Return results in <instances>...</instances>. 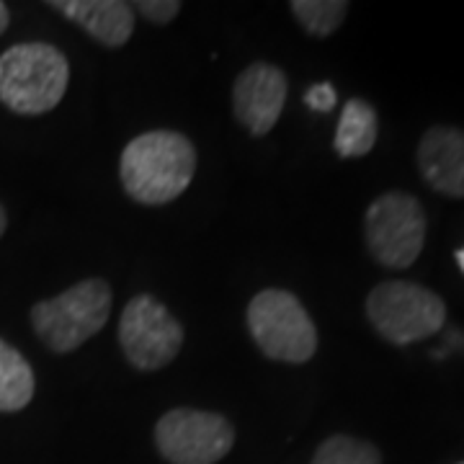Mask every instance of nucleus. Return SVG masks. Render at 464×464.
<instances>
[{"label":"nucleus","instance_id":"f257e3e1","mask_svg":"<svg viewBox=\"0 0 464 464\" xmlns=\"http://www.w3.org/2000/svg\"><path fill=\"white\" fill-rule=\"evenodd\" d=\"M197 173V148L173 130L137 134L121 152L119 179L140 204L160 207L179 199Z\"/></svg>","mask_w":464,"mask_h":464},{"label":"nucleus","instance_id":"f03ea898","mask_svg":"<svg viewBox=\"0 0 464 464\" xmlns=\"http://www.w3.org/2000/svg\"><path fill=\"white\" fill-rule=\"evenodd\" d=\"M67 83V57L52 44L24 42L0 54V103L14 114H47L63 101Z\"/></svg>","mask_w":464,"mask_h":464},{"label":"nucleus","instance_id":"7ed1b4c3","mask_svg":"<svg viewBox=\"0 0 464 464\" xmlns=\"http://www.w3.org/2000/svg\"><path fill=\"white\" fill-rule=\"evenodd\" d=\"M109 313L111 286L99 276H91L57 297L36 302L32 307V328L50 351L70 353L109 323Z\"/></svg>","mask_w":464,"mask_h":464},{"label":"nucleus","instance_id":"20e7f679","mask_svg":"<svg viewBox=\"0 0 464 464\" xmlns=\"http://www.w3.org/2000/svg\"><path fill=\"white\" fill-rule=\"evenodd\" d=\"M246 323H248L250 338L271 362L304 364L315 356V323L292 292L284 289L258 292L250 299Z\"/></svg>","mask_w":464,"mask_h":464},{"label":"nucleus","instance_id":"39448f33","mask_svg":"<svg viewBox=\"0 0 464 464\" xmlns=\"http://www.w3.org/2000/svg\"><path fill=\"white\" fill-rule=\"evenodd\" d=\"M372 328L392 346H411L444 328L447 304L429 286L415 282H382L366 297Z\"/></svg>","mask_w":464,"mask_h":464},{"label":"nucleus","instance_id":"423d86ee","mask_svg":"<svg viewBox=\"0 0 464 464\" xmlns=\"http://www.w3.org/2000/svg\"><path fill=\"white\" fill-rule=\"evenodd\" d=\"M423 204L408 191H387L369 204L364 215L366 248L384 268L402 271L418 261L426 246Z\"/></svg>","mask_w":464,"mask_h":464},{"label":"nucleus","instance_id":"0eeeda50","mask_svg":"<svg viewBox=\"0 0 464 464\" xmlns=\"http://www.w3.org/2000/svg\"><path fill=\"white\" fill-rule=\"evenodd\" d=\"M119 346L134 369L158 372L181 353L183 325L163 302L152 295H137L121 310Z\"/></svg>","mask_w":464,"mask_h":464},{"label":"nucleus","instance_id":"6e6552de","mask_svg":"<svg viewBox=\"0 0 464 464\" xmlns=\"http://www.w3.org/2000/svg\"><path fill=\"white\" fill-rule=\"evenodd\" d=\"M232 444V423L215 411L173 408L155 423V447L170 464H217Z\"/></svg>","mask_w":464,"mask_h":464},{"label":"nucleus","instance_id":"1a4fd4ad","mask_svg":"<svg viewBox=\"0 0 464 464\" xmlns=\"http://www.w3.org/2000/svg\"><path fill=\"white\" fill-rule=\"evenodd\" d=\"M289 93L282 67L253 63L232 85V114L253 137H264L279 121Z\"/></svg>","mask_w":464,"mask_h":464},{"label":"nucleus","instance_id":"9d476101","mask_svg":"<svg viewBox=\"0 0 464 464\" xmlns=\"http://www.w3.org/2000/svg\"><path fill=\"white\" fill-rule=\"evenodd\" d=\"M418 170L436 194L464 199V130L431 127L418 142Z\"/></svg>","mask_w":464,"mask_h":464},{"label":"nucleus","instance_id":"9b49d317","mask_svg":"<svg viewBox=\"0 0 464 464\" xmlns=\"http://www.w3.org/2000/svg\"><path fill=\"white\" fill-rule=\"evenodd\" d=\"M50 8L109 50L127 44L134 32V8L121 0H52Z\"/></svg>","mask_w":464,"mask_h":464},{"label":"nucleus","instance_id":"f8f14e48","mask_svg":"<svg viewBox=\"0 0 464 464\" xmlns=\"http://www.w3.org/2000/svg\"><path fill=\"white\" fill-rule=\"evenodd\" d=\"M380 121L374 106L364 99H348L341 111L333 148L341 158H364L377 145Z\"/></svg>","mask_w":464,"mask_h":464},{"label":"nucleus","instance_id":"ddd939ff","mask_svg":"<svg viewBox=\"0 0 464 464\" xmlns=\"http://www.w3.org/2000/svg\"><path fill=\"white\" fill-rule=\"evenodd\" d=\"M34 369L21 351L0 338V413H18L34 398Z\"/></svg>","mask_w":464,"mask_h":464},{"label":"nucleus","instance_id":"4468645a","mask_svg":"<svg viewBox=\"0 0 464 464\" xmlns=\"http://www.w3.org/2000/svg\"><path fill=\"white\" fill-rule=\"evenodd\" d=\"M289 8L299 21V26L317 39L331 36L348 14L346 0H295Z\"/></svg>","mask_w":464,"mask_h":464},{"label":"nucleus","instance_id":"2eb2a0df","mask_svg":"<svg viewBox=\"0 0 464 464\" xmlns=\"http://www.w3.org/2000/svg\"><path fill=\"white\" fill-rule=\"evenodd\" d=\"M310 464H382V454L372 441L335 433L315 449Z\"/></svg>","mask_w":464,"mask_h":464},{"label":"nucleus","instance_id":"dca6fc26","mask_svg":"<svg viewBox=\"0 0 464 464\" xmlns=\"http://www.w3.org/2000/svg\"><path fill=\"white\" fill-rule=\"evenodd\" d=\"M132 8L134 14H142L150 24L166 26L181 14L183 5L179 0H140V3H132Z\"/></svg>","mask_w":464,"mask_h":464},{"label":"nucleus","instance_id":"f3484780","mask_svg":"<svg viewBox=\"0 0 464 464\" xmlns=\"http://www.w3.org/2000/svg\"><path fill=\"white\" fill-rule=\"evenodd\" d=\"M335 101H338V93L331 83H317L313 85L307 93H304V103L317 111V114H328L335 109Z\"/></svg>","mask_w":464,"mask_h":464},{"label":"nucleus","instance_id":"a211bd4d","mask_svg":"<svg viewBox=\"0 0 464 464\" xmlns=\"http://www.w3.org/2000/svg\"><path fill=\"white\" fill-rule=\"evenodd\" d=\"M8 24H11V11H8L5 3H0V34H5Z\"/></svg>","mask_w":464,"mask_h":464},{"label":"nucleus","instance_id":"6ab92c4d","mask_svg":"<svg viewBox=\"0 0 464 464\" xmlns=\"http://www.w3.org/2000/svg\"><path fill=\"white\" fill-rule=\"evenodd\" d=\"M5 227H8V215H5V209H3V204H0V237L5 235Z\"/></svg>","mask_w":464,"mask_h":464},{"label":"nucleus","instance_id":"aec40b11","mask_svg":"<svg viewBox=\"0 0 464 464\" xmlns=\"http://www.w3.org/2000/svg\"><path fill=\"white\" fill-rule=\"evenodd\" d=\"M457 264H459V268H462V274H464V248L457 250Z\"/></svg>","mask_w":464,"mask_h":464},{"label":"nucleus","instance_id":"412c9836","mask_svg":"<svg viewBox=\"0 0 464 464\" xmlns=\"http://www.w3.org/2000/svg\"><path fill=\"white\" fill-rule=\"evenodd\" d=\"M457 464H464V462H457Z\"/></svg>","mask_w":464,"mask_h":464}]
</instances>
